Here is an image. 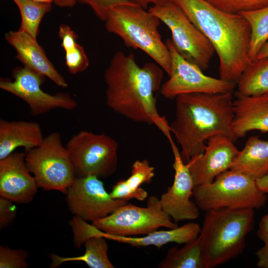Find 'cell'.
<instances>
[{"mask_svg": "<svg viewBox=\"0 0 268 268\" xmlns=\"http://www.w3.org/2000/svg\"><path fill=\"white\" fill-rule=\"evenodd\" d=\"M44 137L40 125L34 121H7L0 119V160L18 147L25 153L37 147Z\"/></svg>", "mask_w": 268, "mask_h": 268, "instance_id": "cell-19", "label": "cell"}, {"mask_svg": "<svg viewBox=\"0 0 268 268\" xmlns=\"http://www.w3.org/2000/svg\"><path fill=\"white\" fill-rule=\"evenodd\" d=\"M25 153L13 152L0 160V196L18 203H28L39 188L27 168Z\"/></svg>", "mask_w": 268, "mask_h": 268, "instance_id": "cell-16", "label": "cell"}, {"mask_svg": "<svg viewBox=\"0 0 268 268\" xmlns=\"http://www.w3.org/2000/svg\"><path fill=\"white\" fill-rule=\"evenodd\" d=\"M236 94L268 95V56L251 62L236 83Z\"/></svg>", "mask_w": 268, "mask_h": 268, "instance_id": "cell-22", "label": "cell"}, {"mask_svg": "<svg viewBox=\"0 0 268 268\" xmlns=\"http://www.w3.org/2000/svg\"><path fill=\"white\" fill-rule=\"evenodd\" d=\"M77 1L89 6L96 15L104 21L112 8L119 5L135 4L129 0H77Z\"/></svg>", "mask_w": 268, "mask_h": 268, "instance_id": "cell-33", "label": "cell"}, {"mask_svg": "<svg viewBox=\"0 0 268 268\" xmlns=\"http://www.w3.org/2000/svg\"><path fill=\"white\" fill-rule=\"evenodd\" d=\"M257 235L264 243L263 246L255 254L257 259V266L259 268H268V213L261 218Z\"/></svg>", "mask_w": 268, "mask_h": 268, "instance_id": "cell-32", "label": "cell"}, {"mask_svg": "<svg viewBox=\"0 0 268 268\" xmlns=\"http://www.w3.org/2000/svg\"><path fill=\"white\" fill-rule=\"evenodd\" d=\"M65 61L68 71L73 74L85 70L89 64L83 48L78 43L71 50L66 52Z\"/></svg>", "mask_w": 268, "mask_h": 268, "instance_id": "cell-30", "label": "cell"}, {"mask_svg": "<svg viewBox=\"0 0 268 268\" xmlns=\"http://www.w3.org/2000/svg\"><path fill=\"white\" fill-rule=\"evenodd\" d=\"M234 141L223 134L214 135L207 140L203 153L188 163L194 187L212 182L230 169L239 152Z\"/></svg>", "mask_w": 268, "mask_h": 268, "instance_id": "cell-15", "label": "cell"}, {"mask_svg": "<svg viewBox=\"0 0 268 268\" xmlns=\"http://www.w3.org/2000/svg\"><path fill=\"white\" fill-rule=\"evenodd\" d=\"M58 34L62 40L61 46L65 52L74 48L77 44L76 40L78 36L69 26L66 24L60 25Z\"/></svg>", "mask_w": 268, "mask_h": 268, "instance_id": "cell-35", "label": "cell"}, {"mask_svg": "<svg viewBox=\"0 0 268 268\" xmlns=\"http://www.w3.org/2000/svg\"><path fill=\"white\" fill-rule=\"evenodd\" d=\"M201 229L200 225L195 222H189L181 226H178L167 230H157L144 236H121L107 234L99 230L98 236L120 243H125L133 247H140L154 246L161 248L169 243L178 244H186L196 239L199 235Z\"/></svg>", "mask_w": 268, "mask_h": 268, "instance_id": "cell-20", "label": "cell"}, {"mask_svg": "<svg viewBox=\"0 0 268 268\" xmlns=\"http://www.w3.org/2000/svg\"><path fill=\"white\" fill-rule=\"evenodd\" d=\"M232 93H190L175 98V118L170 128L181 146L184 163L202 154L212 136L223 134L236 139Z\"/></svg>", "mask_w": 268, "mask_h": 268, "instance_id": "cell-2", "label": "cell"}, {"mask_svg": "<svg viewBox=\"0 0 268 268\" xmlns=\"http://www.w3.org/2000/svg\"><path fill=\"white\" fill-rule=\"evenodd\" d=\"M162 69L153 63L140 67L132 53L116 52L104 73L106 102L114 112L132 121L155 125L169 140L170 125L159 114L154 96L161 87Z\"/></svg>", "mask_w": 268, "mask_h": 268, "instance_id": "cell-1", "label": "cell"}, {"mask_svg": "<svg viewBox=\"0 0 268 268\" xmlns=\"http://www.w3.org/2000/svg\"><path fill=\"white\" fill-rule=\"evenodd\" d=\"M154 175V168L148 160H137L132 165L130 176L125 181L129 187L136 190L143 184L150 183Z\"/></svg>", "mask_w": 268, "mask_h": 268, "instance_id": "cell-28", "label": "cell"}, {"mask_svg": "<svg viewBox=\"0 0 268 268\" xmlns=\"http://www.w3.org/2000/svg\"><path fill=\"white\" fill-rule=\"evenodd\" d=\"M92 224L107 234L121 236L145 235L161 227L178 226L163 210L160 199L154 196L148 198L145 207L127 203Z\"/></svg>", "mask_w": 268, "mask_h": 268, "instance_id": "cell-10", "label": "cell"}, {"mask_svg": "<svg viewBox=\"0 0 268 268\" xmlns=\"http://www.w3.org/2000/svg\"><path fill=\"white\" fill-rule=\"evenodd\" d=\"M268 56V41L263 46L258 53L257 58Z\"/></svg>", "mask_w": 268, "mask_h": 268, "instance_id": "cell-39", "label": "cell"}, {"mask_svg": "<svg viewBox=\"0 0 268 268\" xmlns=\"http://www.w3.org/2000/svg\"><path fill=\"white\" fill-rule=\"evenodd\" d=\"M239 14L248 21L251 27L248 55L252 62L256 59L261 48L268 41V5Z\"/></svg>", "mask_w": 268, "mask_h": 268, "instance_id": "cell-25", "label": "cell"}, {"mask_svg": "<svg viewBox=\"0 0 268 268\" xmlns=\"http://www.w3.org/2000/svg\"><path fill=\"white\" fill-rule=\"evenodd\" d=\"M104 22L108 32L127 47L143 51L170 74L171 55L159 32L161 21L156 16L136 4L123 5L112 8Z\"/></svg>", "mask_w": 268, "mask_h": 268, "instance_id": "cell-5", "label": "cell"}, {"mask_svg": "<svg viewBox=\"0 0 268 268\" xmlns=\"http://www.w3.org/2000/svg\"><path fill=\"white\" fill-rule=\"evenodd\" d=\"M111 197L115 200L128 201L131 199L144 201L147 197V192L143 188L134 190L129 187L125 180H120L112 187Z\"/></svg>", "mask_w": 268, "mask_h": 268, "instance_id": "cell-31", "label": "cell"}, {"mask_svg": "<svg viewBox=\"0 0 268 268\" xmlns=\"http://www.w3.org/2000/svg\"><path fill=\"white\" fill-rule=\"evenodd\" d=\"M25 163L39 188L56 190L66 195L76 177L75 171L61 134L53 132L25 153Z\"/></svg>", "mask_w": 268, "mask_h": 268, "instance_id": "cell-7", "label": "cell"}, {"mask_svg": "<svg viewBox=\"0 0 268 268\" xmlns=\"http://www.w3.org/2000/svg\"><path fill=\"white\" fill-rule=\"evenodd\" d=\"M85 253L83 255L73 257H63L50 254L52 260L50 268H55L63 263L70 261L84 262L90 268H114L108 256V245L106 239L100 236L88 238L84 243Z\"/></svg>", "mask_w": 268, "mask_h": 268, "instance_id": "cell-23", "label": "cell"}, {"mask_svg": "<svg viewBox=\"0 0 268 268\" xmlns=\"http://www.w3.org/2000/svg\"><path fill=\"white\" fill-rule=\"evenodd\" d=\"M223 11L239 14L268 5V0H204Z\"/></svg>", "mask_w": 268, "mask_h": 268, "instance_id": "cell-27", "label": "cell"}, {"mask_svg": "<svg viewBox=\"0 0 268 268\" xmlns=\"http://www.w3.org/2000/svg\"><path fill=\"white\" fill-rule=\"evenodd\" d=\"M259 188L266 194H268V173L256 181Z\"/></svg>", "mask_w": 268, "mask_h": 268, "instance_id": "cell-37", "label": "cell"}, {"mask_svg": "<svg viewBox=\"0 0 268 268\" xmlns=\"http://www.w3.org/2000/svg\"><path fill=\"white\" fill-rule=\"evenodd\" d=\"M28 251L12 249L7 246L0 247V268H26Z\"/></svg>", "mask_w": 268, "mask_h": 268, "instance_id": "cell-29", "label": "cell"}, {"mask_svg": "<svg viewBox=\"0 0 268 268\" xmlns=\"http://www.w3.org/2000/svg\"><path fill=\"white\" fill-rule=\"evenodd\" d=\"M168 141L174 155L175 174L173 184L160 198L162 208L176 223L196 219L199 216L200 209L195 201L191 200L194 184L189 165L182 160L173 139Z\"/></svg>", "mask_w": 268, "mask_h": 268, "instance_id": "cell-14", "label": "cell"}, {"mask_svg": "<svg viewBox=\"0 0 268 268\" xmlns=\"http://www.w3.org/2000/svg\"><path fill=\"white\" fill-rule=\"evenodd\" d=\"M5 39L15 49L16 58L24 67L49 78L60 87H67L66 80L48 59L36 39L19 30L7 32Z\"/></svg>", "mask_w": 268, "mask_h": 268, "instance_id": "cell-17", "label": "cell"}, {"mask_svg": "<svg viewBox=\"0 0 268 268\" xmlns=\"http://www.w3.org/2000/svg\"><path fill=\"white\" fill-rule=\"evenodd\" d=\"M166 44L171 57L169 79L161 86L160 92L167 99L190 93H233L236 83L205 75L196 65L181 56L168 39Z\"/></svg>", "mask_w": 268, "mask_h": 268, "instance_id": "cell-11", "label": "cell"}, {"mask_svg": "<svg viewBox=\"0 0 268 268\" xmlns=\"http://www.w3.org/2000/svg\"><path fill=\"white\" fill-rule=\"evenodd\" d=\"M77 0H54V2L60 7H72L74 6Z\"/></svg>", "mask_w": 268, "mask_h": 268, "instance_id": "cell-38", "label": "cell"}, {"mask_svg": "<svg viewBox=\"0 0 268 268\" xmlns=\"http://www.w3.org/2000/svg\"><path fill=\"white\" fill-rule=\"evenodd\" d=\"M66 146L76 177L106 178L117 170L118 143L104 134L82 130L73 135Z\"/></svg>", "mask_w": 268, "mask_h": 268, "instance_id": "cell-9", "label": "cell"}, {"mask_svg": "<svg viewBox=\"0 0 268 268\" xmlns=\"http://www.w3.org/2000/svg\"><path fill=\"white\" fill-rule=\"evenodd\" d=\"M230 169L257 181L268 173V141L252 136L239 151Z\"/></svg>", "mask_w": 268, "mask_h": 268, "instance_id": "cell-21", "label": "cell"}, {"mask_svg": "<svg viewBox=\"0 0 268 268\" xmlns=\"http://www.w3.org/2000/svg\"><path fill=\"white\" fill-rule=\"evenodd\" d=\"M254 220V209L250 208L206 211L199 235L204 268H215L241 255Z\"/></svg>", "mask_w": 268, "mask_h": 268, "instance_id": "cell-4", "label": "cell"}, {"mask_svg": "<svg viewBox=\"0 0 268 268\" xmlns=\"http://www.w3.org/2000/svg\"><path fill=\"white\" fill-rule=\"evenodd\" d=\"M19 8L21 24L19 30L37 39L41 21L46 13L50 11L51 3L39 2L33 0H12Z\"/></svg>", "mask_w": 268, "mask_h": 268, "instance_id": "cell-26", "label": "cell"}, {"mask_svg": "<svg viewBox=\"0 0 268 268\" xmlns=\"http://www.w3.org/2000/svg\"><path fill=\"white\" fill-rule=\"evenodd\" d=\"M34 1L42 2V3H51L52 2L54 1V0H33Z\"/></svg>", "mask_w": 268, "mask_h": 268, "instance_id": "cell-40", "label": "cell"}, {"mask_svg": "<svg viewBox=\"0 0 268 268\" xmlns=\"http://www.w3.org/2000/svg\"><path fill=\"white\" fill-rule=\"evenodd\" d=\"M13 77V80L1 78L0 88L26 103L33 116L43 115L55 109L72 110L77 107V102L67 93L52 95L44 92L41 85L45 76L25 67L15 69Z\"/></svg>", "mask_w": 268, "mask_h": 268, "instance_id": "cell-12", "label": "cell"}, {"mask_svg": "<svg viewBox=\"0 0 268 268\" xmlns=\"http://www.w3.org/2000/svg\"><path fill=\"white\" fill-rule=\"evenodd\" d=\"M158 267L160 268H204L199 236L180 248L169 249Z\"/></svg>", "mask_w": 268, "mask_h": 268, "instance_id": "cell-24", "label": "cell"}, {"mask_svg": "<svg viewBox=\"0 0 268 268\" xmlns=\"http://www.w3.org/2000/svg\"><path fill=\"white\" fill-rule=\"evenodd\" d=\"M13 201L0 198V229L2 230L9 226L16 215V208Z\"/></svg>", "mask_w": 268, "mask_h": 268, "instance_id": "cell-34", "label": "cell"}, {"mask_svg": "<svg viewBox=\"0 0 268 268\" xmlns=\"http://www.w3.org/2000/svg\"><path fill=\"white\" fill-rule=\"evenodd\" d=\"M205 36L219 60L220 78L236 83L251 62V27L240 14L228 13L204 0H172Z\"/></svg>", "mask_w": 268, "mask_h": 268, "instance_id": "cell-3", "label": "cell"}, {"mask_svg": "<svg viewBox=\"0 0 268 268\" xmlns=\"http://www.w3.org/2000/svg\"><path fill=\"white\" fill-rule=\"evenodd\" d=\"M66 195L69 211L74 216L92 222L107 216L128 203L113 199L103 182L93 175L76 177Z\"/></svg>", "mask_w": 268, "mask_h": 268, "instance_id": "cell-13", "label": "cell"}, {"mask_svg": "<svg viewBox=\"0 0 268 268\" xmlns=\"http://www.w3.org/2000/svg\"><path fill=\"white\" fill-rule=\"evenodd\" d=\"M148 10L170 29L171 41L181 56L202 71L208 68L214 48L178 5L171 1L152 5Z\"/></svg>", "mask_w": 268, "mask_h": 268, "instance_id": "cell-8", "label": "cell"}, {"mask_svg": "<svg viewBox=\"0 0 268 268\" xmlns=\"http://www.w3.org/2000/svg\"><path fill=\"white\" fill-rule=\"evenodd\" d=\"M193 196L199 209L206 212L223 208L255 210L265 206L268 200L256 181L232 169L210 183L195 187Z\"/></svg>", "mask_w": 268, "mask_h": 268, "instance_id": "cell-6", "label": "cell"}, {"mask_svg": "<svg viewBox=\"0 0 268 268\" xmlns=\"http://www.w3.org/2000/svg\"><path fill=\"white\" fill-rule=\"evenodd\" d=\"M236 95L233 103L235 138L243 137L252 131L268 132V95Z\"/></svg>", "mask_w": 268, "mask_h": 268, "instance_id": "cell-18", "label": "cell"}, {"mask_svg": "<svg viewBox=\"0 0 268 268\" xmlns=\"http://www.w3.org/2000/svg\"><path fill=\"white\" fill-rule=\"evenodd\" d=\"M135 4L141 6L144 8H147L148 5H160L166 2L173 1L172 0H129Z\"/></svg>", "mask_w": 268, "mask_h": 268, "instance_id": "cell-36", "label": "cell"}]
</instances>
